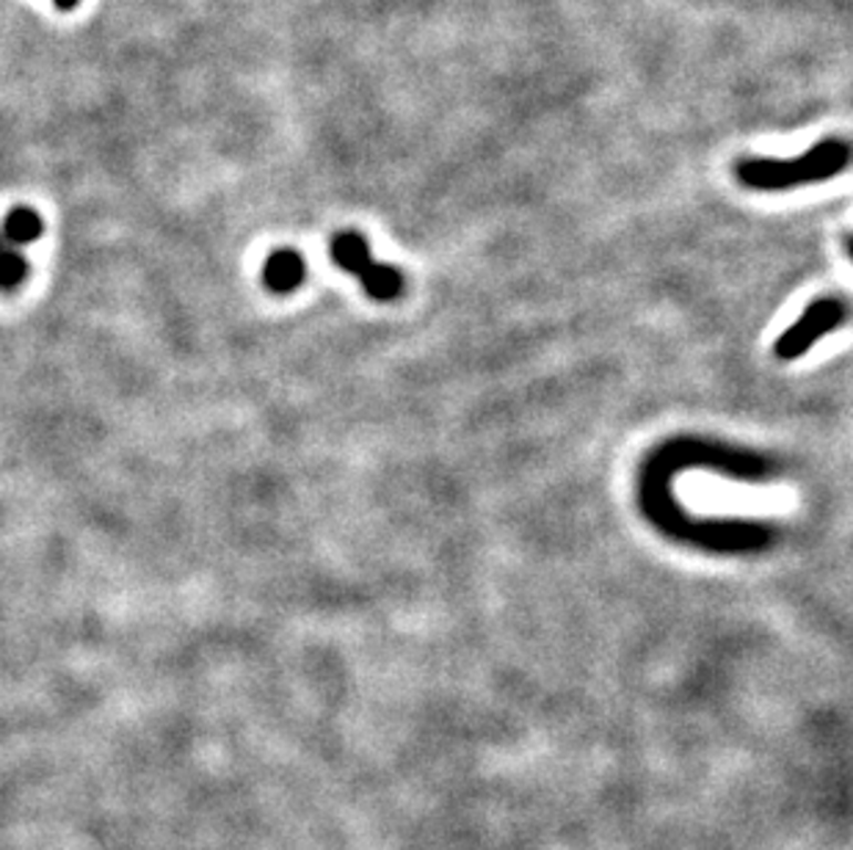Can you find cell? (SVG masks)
<instances>
[{"mask_svg":"<svg viewBox=\"0 0 853 850\" xmlns=\"http://www.w3.org/2000/svg\"><path fill=\"white\" fill-rule=\"evenodd\" d=\"M851 146L843 139H826L795 157H749L734 166L740 183L754 191H788L823 183L849 168Z\"/></svg>","mask_w":853,"mask_h":850,"instance_id":"1","label":"cell"},{"mask_svg":"<svg viewBox=\"0 0 853 850\" xmlns=\"http://www.w3.org/2000/svg\"><path fill=\"white\" fill-rule=\"evenodd\" d=\"M28 279V260L14 246L0 244V290H17Z\"/></svg>","mask_w":853,"mask_h":850,"instance_id":"7","label":"cell"},{"mask_svg":"<svg viewBox=\"0 0 853 850\" xmlns=\"http://www.w3.org/2000/svg\"><path fill=\"white\" fill-rule=\"evenodd\" d=\"M307 279V263L296 249L274 252L263 268V283L274 293H294Z\"/></svg>","mask_w":853,"mask_h":850,"instance_id":"3","label":"cell"},{"mask_svg":"<svg viewBox=\"0 0 853 850\" xmlns=\"http://www.w3.org/2000/svg\"><path fill=\"white\" fill-rule=\"evenodd\" d=\"M42 233H44L42 216L28 205L11 207L3 218V227H0V235L6 238V244L14 246V249H22V246L39 240L42 238Z\"/></svg>","mask_w":853,"mask_h":850,"instance_id":"4","label":"cell"},{"mask_svg":"<svg viewBox=\"0 0 853 850\" xmlns=\"http://www.w3.org/2000/svg\"><path fill=\"white\" fill-rule=\"evenodd\" d=\"M55 9L59 11H75L81 6V0H53Z\"/></svg>","mask_w":853,"mask_h":850,"instance_id":"8","label":"cell"},{"mask_svg":"<svg viewBox=\"0 0 853 850\" xmlns=\"http://www.w3.org/2000/svg\"><path fill=\"white\" fill-rule=\"evenodd\" d=\"M849 309L837 298H821V301L812 304L804 315H801L799 324L793 329L784 331L777 342V357L779 359H795L804 351H810V346H815L826 331H834L845 320Z\"/></svg>","mask_w":853,"mask_h":850,"instance_id":"2","label":"cell"},{"mask_svg":"<svg viewBox=\"0 0 853 850\" xmlns=\"http://www.w3.org/2000/svg\"><path fill=\"white\" fill-rule=\"evenodd\" d=\"M0 244H3V235H0Z\"/></svg>","mask_w":853,"mask_h":850,"instance_id":"9","label":"cell"},{"mask_svg":"<svg viewBox=\"0 0 853 850\" xmlns=\"http://www.w3.org/2000/svg\"><path fill=\"white\" fill-rule=\"evenodd\" d=\"M332 257H335V263H338V266L342 268V272L353 274V277H357V274L362 272V268L368 266L370 260H373V257H370V252H368V244H364L362 235H357V233L338 235V238H335V244H332Z\"/></svg>","mask_w":853,"mask_h":850,"instance_id":"6","label":"cell"},{"mask_svg":"<svg viewBox=\"0 0 853 850\" xmlns=\"http://www.w3.org/2000/svg\"><path fill=\"white\" fill-rule=\"evenodd\" d=\"M357 277L364 290H368V296L376 298V301H392V298L403 293V274L392 266H381V263L370 260Z\"/></svg>","mask_w":853,"mask_h":850,"instance_id":"5","label":"cell"}]
</instances>
